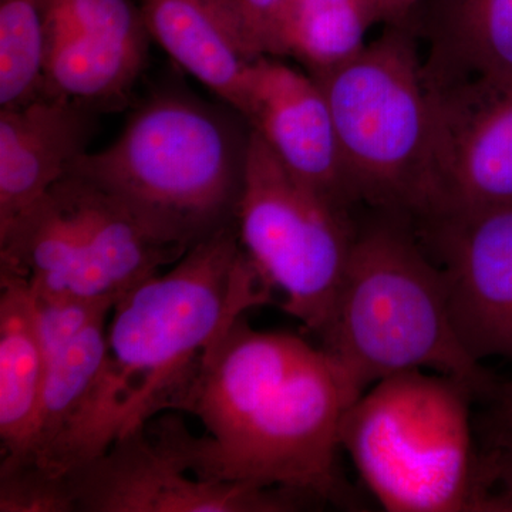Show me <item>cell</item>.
<instances>
[{
    "label": "cell",
    "instance_id": "1",
    "mask_svg": "<svg viewBox=\"0 0 512 512\" xmlns=\"http://www.w3.org/2000/svg\"><path fill=\"white\" fill-rule=\"evenodd\" d=\"M355 402L322 346L256 330L242 315L215 340L178 403L177 412L201 421L204 436L175 412L151 423L202 480L340 503V424Z\"/></svg>",
    "mask_w": 512,
    "mask_h": 512
},
{
    "label": "cell",
    "instance_id": "2",
    "mask_svg": "<svg viewBox=\"0 0 512 512\" xmlns=\"http://www.w3.org/2000/svg\"><path fill=\"white\" fill-rule=\"evenodd\" d=\"M271 301L242 252L237 224L198 242L114 305L92 392L36 461L67 473L161 414L177 412L215 340L249 309Z\"/></svg>",
    "mask_w": 512,
    "mask_h": 512
},
{
    "label": "cell",
    "instance_id": "3",
    "mask_svg": "<svg viewBox=\"0 0 512 512\" xmlns=\"http://www.w3.org/2000/svg\"><path fill=\"white\" fill-rule=\"evenodd\" d=\"M320 342L356 400L379 380L409 370L456 377L477 397L490 399L497 386L458 340L443 274L402 214L376 211L356 225Z\"/></svg>",
    "mask_w": 512,
    "mask_h": 512
},
{
    "label": "cell",
    "instance_id": "4",
    "mask_svg": "<svg viewBox=\"0 0 512 512\" xmlns=\"http://www.w3.org/2000/svg\"><path fill=\"white\" fill-rule=\"evenodd\" d=\"M251 126L181 93L151 97L110 146L69 173L116 198L148 227L191 249L235 224Z\"/></svg>",
    "mask_w": 512,
    "mask_h": 512
},
{
    "label": "cell",
    "instance_id": "5",
    "mask_svg": "<svg viewBox=\"0 0 512 512\" xmlns=\"http://www.w3.org/2000/svg\"><path fill=\"white\" fill-rule=\"evenodd\" d=\"M456 377L409 370L373 384L346 410L340 447L390 512H480V454Z\"/></svg>",
    "mask_w": 512,
    "mask_h": 512
},
{
    "label": "cell",
    "instance_id": "6",
    "mask_svg": "<svg viewBox=\"0 0 512 512\" xmlns=\"http://www.w3.org/2000/svg\"><path fill=\"white\" fill-rule=\"evenodd\" d=\"M312 77L332 111L355 204L423 215L430 201L433 117L410 33L386 25L350 62Z\"/></svg>",
    "mask_w": 512,
    "mask_h": 512
},
{
    "label": "cell",
    "instance_id": "7",
    "mask_svg": "<svg viewBox=\"0 0 512 512\" xmlns=\"http://www.w3.org/2000/svg\"><path fill=\"white\" fill-rule=\"evenodd\" d=\"M185 254L72 173L16 222L2 248L5 264L33 292L113 303Z\"/></svg>",
    "mask_w": 512,
    "mask_h": 512
},
{
    "label": "cell",
    "instance_id": "8",
    "mask_svg": "<svg viewBox=\"0 0 512 512\" xmlns=\"http://www.w3.org/2000/svg\"><path fill=\"white\" fill-rule=\"evenodd\" d=\"M239 245L281 308L320 336L328 328L356 224L296 177L251 128L237 211Z\"/></svg>",
    "mask_w": 512,
    "mask_h": 512
},
{
    "label": "cell",
    "instance_id": "9",
    "mask_svg": "<svg viewBox=\"0 0 512 512\" xmlns=\"http://www.w3.org/2000/svg\"><path fill=\"white\" fill-rule=\"evenodd\" d=\"M67 474L76 512H291L311 500L282 488L202 480L151 423Z\"/></svg>",
    "mask_w": 512,
    "mask_h": 512
},
{
    "label": "cell",
    "instance_id": "10",
    "mask_svg": "<svg viewBox=\"0 0 512 512\" xmlns=\"http://www.w3.org/2000/svg\"><path fill=\"white\" fill-rule=\"evenodd\" d=\"M446 282L463 348L512 363V204L410 218Z\"/></svg>",
    "mask_w": 512,
    "mask_h": 512
},
{
    "label": "cell",
    "instance_id": "11",
    "mask_svg": "<svg viewBox=\"0 0 512 512\" xmlns=\"http://www.w3.org/2000/svg\"><path fill=\"white\" fill-rule=\"evenodd\" d=\"M429 92L430 201L423 215L512 204V86Z\"/></svg>",
    "mask_w": 512,
    "mask_h": 512
},
{
    "label": "cell",
    "instance_id": "12",
    "mask_svg": "<svg viewBox=\"0 0 512 512\" xmlns=\"http://www.w3.org/2000/svg\"><path fill=\"white\" fill-rule=\"evenodd\" d=\"M242 117L296 177L340 208L355 200L328 100L308 72L264 56L252 67Z\"/></svg>",
    "mask_w": 512,
    "mask_h": 512
},
{
    "label": "cell",
    "instance_id": "13",
    "mask_svg": "<svg viewBox=\"0 0 512 512\" xmlns=\"http://www.w3.org/2000/svg\"><path fill=\"white\" fill-rule=\"evenodd\" d=\"M140 9L151 39L242 116L264 55L241 0H141Z\"/></svg>",
    "mask_w": 512,
    "mask_h": 512
},
{
    "label": "cell",
    "instance_id": "14",
    "mask_svg": "<svg viewBox=\"0 0 512 512\" xmlns=\"http://www.w3.org/2000/svg\"><path fill=\"white\" fill-rule=\"evenodd\" d=\"M397 25L413 37L429 89L512 86V0H419Z\"/></svg>",
    "mask_w": 512,
    "mask_h": 512
},
{
    "label": "cell",
    "instance_id": "15",
    "mask_svg": "<svg viewBox=\"0 0 512 512\" xmlns=\"http://www.w3.org/2000/svg\"><path fill=\"white\" fill-rule=\"evenodd\" d=\"M97 116L55 99L0 109V235L87 153Z\"/></svg>",
    "mask_w": 512,
    "mask_h": 512
},
{
    "label": "cell",
    "instance_id": "16",
    "mask_svg": "<svg viewBox=\"0 0 512 512\" xmlns=\"http://www.w3.org/2000/svg\"><path fill=\"white\" fill-rule=\"evenodd\" d=\"M47 360L37 333L30 286L0 272V441L2 456H18L35 427Z\"/></svg>",
    "mask_w": 512,
    "mask_h": 512
},
{
    "label": "cell",
    "instance_id": "17",
    "mask_svg": "<svg viewBox=\"0 0 512 512\" xmlns=\"http://www.w3.org/2000/svg\"><path fill=\"white\" fill-rule=\"evenodd\" d=\"M383 23L373 0H292L264 39V55L292 59L311 76L350 62Z\"/></svg>",
    "mask_w": 512,
    "mask_h": 512
},
{
    "label": "cell",
    "instance_id": "18",
    "mask_svg": "<svg viewBox=\"0 0 512 512\" xmlns=\"http://www.w3.org/2000/svg\"><path fill=\"white\" fill-rule=\"evenodd\" d=\"M148 42L72 36L49 47L42 99L101 111L126 103L146 64Z\"/></svg>",
    "mask_w": 512,
    "mask_h": 512
},
{
    "label": "cell",
    "instance_id": "19",
    "mask_svg": "<svg viewBox=\"0 0 512 512\" xmlns=\"http://www.w3.org/2000/svg\"><path fill=\"white\" fill-rule=\"evenodd\" d=\"M110 315L111 312L99 316L47 362L35 427L28 446L18 456L42 460L82 409L106 356Z\"/></svg>",
    "mask_w": 512,
    "mask_h": 512
},
{
    "label": "cell",
    "instance_id": "20",
    "mask_svg": "<svg viewBox=\"0 0 512 512\" xmlns=\"http://www.w3.org/2000/svg\"><path fill=\"white\" fill-rule=\"evenodd\" d=\"M46 59L42 0H0V109L42 99Z\"/></svg>",
    "mask_w": 512,
    "mask_h": 512
},
{
    "label": "cell",
    "instance_id": "21",
    "mask_svg": "<svg viewBox=\"0 0 512 512\" xmlns=\"http://www.w3.org/2000/svg\"><path fill=\"white\" fill-rule=\"evenodd\" d=\"M0 512H76L69 474L26 456H2Z\"/></svg>",
    "mask_w": 512,
    "mask_h": 512
},
{
    "label": "cell",
    "instance_id": "22",
    "mask_svg": "<svg viewBox=\"0 0 512 512\" xmlns=\"http://www.w3.org/2000/svg\"><path fill=\"white\" fill-rule=\"evenodd\" d=\"M32 295L37 333L47 362L82 335L99 316L113 311L116 305L77 296L43 295L33 291Z\"/></svg>",
    "mask_w": 512,
    "mask_h": 512
},
{
    "label": "cell",
    "instance_id": "23",
    "mask_svg": "<svg viewBox=\"0 0 512 512\" xmlns=\"http://www.w3.org/2000/svg\"><path fill=\"white\" fill-rule=\"evenodd\" d=\"M480 512H512V437L495 436L480 454Z\"/></svg>",
    "mask_w": 512,
    "mask_h": 512
},
{
    "label": "cell",
    "instance_id": "24",
    "mask_svg": "<svg viewBox=\"0 0 512 512\" xmlns=\"http://www.w3.org/2000/svg\"><path fill=\"white\" fill-rule=\"evenodd\" d=\"M252 29H254L262 55H264V39L276 19L288 8L292 0H241ZM265 56V55H264Z\"/></svg>",
    "mask_w": 512,
    "mask_h": 512
},
{
    "label": "cell",
    "instance_id": "25",
    "mask_svg": "<svg viewBox=\"0 0 512 512\" xmlns=\"http://www.w3.org/2000/svg\"><path fill=\"white\" fill-rule=\"evenodd\" d=\"M493 419L497 433L495 436L512 437V379L505 383H497L493 394Z\"/></svg>",
    "mask_w": 512,
    "mask_h": 512
},
{
    "label": "cell",
    "instance_id": "26",
    "mask_svg": "<svg viewBox=\"0 0 512 512\" xmlns=\"http://www.w3.org/2000/svg\"><path fill=\"white\" fill-rule=\"evenodd\" d=\"M373 2L379 10L383 25H393L406 18L407 13L417 5L419 0H373Z\"/></svg>",
    "mask_w": 512,
    "mask_h": 512
}]
</instances>
